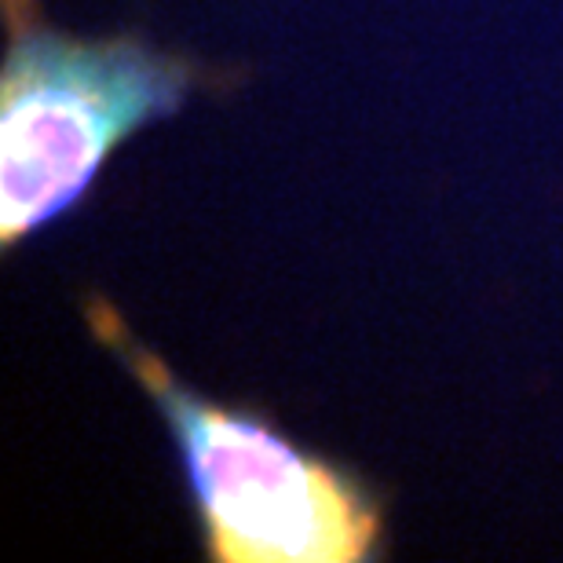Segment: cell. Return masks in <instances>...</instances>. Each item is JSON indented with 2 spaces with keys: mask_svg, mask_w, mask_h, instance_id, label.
Here are the masks:
<instances>
[{
  "mask_svg": "<svg viewBox=\"0 0 563 563\" xmlns=\"http://www.w3.org/2000/svg\"><path fill=\"white\" fill-rule=\"evenodd\" d=\"M88 322L173 432L212 560L355 563L374 553L380 516L352 476L303 454L253 413L179 385L162 358L132 341L110 303H96Z\"/></svg>",
  "mask_w": 563,
  "mask_h": 563,
  "instance_id": "1",
  "label": "cell"
},
{
  "mask_svg": "<svg viewBox=\"0 0 563 563\" xmlns=\"http://www.w3.org/2000/svg\"><path fill=\"white\" fill-rule=\"evenodd\" d=\"M190 66L140 41H77L22 26L0 74V239H26L77 206L132 132L168 118Z\"/></svg>",
  "mask_w": 563,
  "mask_h": 563,
  "instance_id": "2",
  "label": "cell"
}]
</instances>
